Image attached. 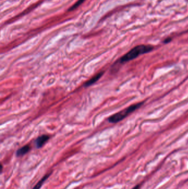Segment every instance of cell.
<instances>
[{"instance_id": "cell-1", "label": "cell", "mask_w": 188, "mask_h": 189, "mask_svg": "<svg viewBox=\"0 0 188 189\" xmlns=\"http://www.w3.org/2000/svg\"><path fill=\"white\" fill-rule=\"evenodd\" d=\"M153 46L151 45H139L135 46L131 49L130 51L123 55L119 60V62L121 64L128 62L135 59L137 57H139L143 54L150 53L153 49Z\"/></svg>"}, {"instance_id": "cell-2", "label": "cell", "mask_w": 188, "mask_h": 189, "mask_svg": "<svg viewBox=\"0 0 188 189\" xmlns=\"http://www.w3.org/2000/svg\"><path fill=\"white\" fill-rule=\"evenodd\" d=\"M144 102L137 103L136 104H133L127 108L124 109L123 110L117 112V114L112 115L108 119V121L112 123H116L119 122L121 121L126 117L129 116L130 114L134 112L137 109L140 108L142 106L144 105Z\"/></svg>"}, {"instance_id": "cell-3", "label": "cell", "mask_w": 188, "mask_h": 189, "mask_svg": "<svg viewBox=\"0 0 188 189\" xmlns=\"http://www.w3.org/2000/svg\"><path fill=\"white\" fill-rule=\"evenodd\" d=\"M49 139V136L48 135H42L36 138V146L37 148H40L47 143Z\"/></svg>"}, {"instance_id": "cell-4", "label": "cell", "mask_w": 188, "mask_h": 189, "mask_svg": "<svg viewBox=\"0 0 188 189\" xmlns=\"http://www.w3.org/2000/svg\"><path fill=\"white\" fill-rule=\"evenodd\" d=\"M104 73V71H101L100 73H98L97 75H95V76H93V78H90V80H89L88 81H87L84 84V86L86 87L90 86L92 85L95 83L97 81H98L101 78V77L103 75Z\"/></svg>"}, {"instance_id": "cell-5", "label": "cell", "mask_w": 188, "mask_h": 189, "mask_svg": "<svg viewBox=\"0 0 188 189\" xmlns=\"http://www.w3.org/2000/svg\"><path fill=\"white\" fill-rule=\"evenodd\" d=\"M30 147L28 145L23 146L22 148L19 149L16 152L17 157H21L28 153L30 151Z\"/></svg>"}, {"instance_id": "cell-6", "label": "cell", "mask_w": 188, "mask_h": 189, "mask_svg": "<svg viewBox=\"0 0 188 189\" xmlns=\"http://www.w3.org/2000/svg\"><path fill=\"white\" fill-rule=\"evenodd\" d=\"M51 174H52V173H50V174H47L46 175L44 176V177L41 179V180L39 181L37 184H36V185H35V187H33V189H40L41 187H42V185L44 184V182L45 181V180H47V179L49 178V176L51 175Z\"/></svg>"}, {"instance_id": "cell-7", "label": "cell", "mask_w": 188, "mask_h": 189, "mask_svg": "<svg viewBox=\"0 0 188 189\" xmlns=\"http://www.w3.org/2000/svg\"><path fill=\"white\" fill-rule=\"evenodd\" d=\"M85 1V0H79L78 1H77L76 3H75V5H74L71 7L70 8L69 11H72V10H74L75 9L77 8V7H78L79 5H81L82 3L83 2Z\"/></svg>"}, {"instance_id": "cell-8", "label": "cell", "mask_w": 188, "mask_h": 189, "mask_svg": "<svg viewBox=\"0 0 188 189\" xmlns=\"http://www.w3.org/2000/svg\"><path fill=\"white\" fill-rule=\"evenodd\" d=\"M171 41H172V38H170V37L167 38L166 39H164V41H163V43L165 44L168 43L169 42H171Z\"/></svg>"}, {"instance_id": "cell-9", "label": "cell", "mask_w": 188, "mask_h": 189, "mask_svg": "<svg viewBox=\"0 0 188 189\" xmlns=\"http://www.w3.org/2000/svg\"><path fill=\"white\" fill-rule=\"evenodd\" d=\"M132 189H140V185H137V186L134 187V188Z\"/></svg>"}, {"instance_id": "cell-10", "label": "cell", "mask_w": 188, "mask_h": 189, "mask_svg": "<svg viewBox=\"0 0 188 189\" xmlns=\"http://www.w3.org/2000/svg\"><path fill=\"white\" fill-rule=\"evenodd\" d=\"M2 169H3L2 165H1V173H2Z\"/></svg>"}]
</instances>
